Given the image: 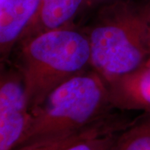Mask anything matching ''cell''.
<instances>
[{"label":"cell","instance_id":"6da1fadb","mask_svg":"<svg viewBox=\"0 0 150 150\" xmlns=\"http://www.w3.org/2000/svg\"><path fill=\"white\" fill-rule=\"evenodd\" d=\"M14 67L21 75L31 112L58 86L90 69L85 28L74 24L23 39L16 47Z\"/></svg>","mask_w":150,"mask_h":150},{"label":"cell","instance_id":"7a4b0ae2","mask_svg":"<svg viewBox=\"0 0 150 150\" xmlns=\"http://www.w3.org/2000/svg\"><path fill=\"white\" fill-rule=\"evenodd\" d=\"M85 31L90 69L106 83L133 71L150 58L144 18L133 1L116 0L100 7Z\"/></svg>","mask_w":150,"mask_h":150},{"label":"cell","instance_id":"3957f363","mask_svg":"<svg viewBox=\"0 0 150 150\" xmlns=\"http://www.w3.org/2000/svg\"><path fill=\"white\" fill-rule=\"evenodd\" d=\"M107 83L89 69L65 81L31 110L21 144L74 133L95 125L112 113Z\"/></svg>","mask_w":150,"mask_h":150},{"label":"cell","instance_id":"277c9868","mask_svg":"<svg viewBox=\"0 0 150 150\" xmlns=\"http://www.w3.org/2000/svg\"><path fill=\"white\" fill-rule=\"evenodd\" d=\"M31 119L22 77L15 67L0 64V150L21 144Z\"/></svg>","mask_w":150,"mask_h":150},{"label":"cell","instance_id":"5b68a950","mask_svg":"<svg viewBox=\"0 0 150 150\" xmlns=\"http://www.w3.org/2000/svg\"><path fill=\"white\" fill-rule=\"evenodd\" d=\"M112 108L150 113V58L133 71L107 83Z\"/></svg>","mask_w":150,"mask_h":150},{"label":"cell","instance_id":"8992f818","mask_svg":"<svg viewBox=\"0 0 150 150\" xmlns=\"http://www.w3.org/2000/svg\"><path fill=\"white\" fill-rule=\"evenodd\" d=\"M86 0H41L36 14L21 40L38 33L74 25ZM20 40V41H21Z\"/></svg>","mask_w":150,"mask_h":150},{"label":"cell","instance_id":"52a82bcc","mask_svg":"<svg viewBox=\"0 0 150 150\" xmlns=\"http://www.w3.org/2000/svg\"><path fill=\"white\" fill-rule=\"evenodd\" d=\"M129 122L116 114H111L107 118L88 129L33 140L11 150H64L69 145L88 137L120 132L128 126Z\"/></svg>","mask_w":150,"mask_h":150},{"label":"cell","instance_id":"ba28073f","mask_svg":"<svg viewBox=\"0 0 150 150\" xmlns=\"http://www.w3.org/2000/svg\"><path fill=\"white\" fill-rule=\"evenodd\" d=\"M111 150H150V113H144L123 129Z\"/></svg>","mask_w":150,"mask_h":150},{"label":"cell","instance_id":"9c48e42d","mask_svg":"<svg viewBox=\"0 0 150 150\" xmlns=\"http://www.w3.org/2000/svg\"><path fill=\"white\" fill-rule=\"evenodd\" d=\"M120 132L88 137L69 145L64 150H111Z\"/></svg>","mask_w":150,"mask_h":150},{"label":"cell","instance_id":"30bf717a","mask_svg":"<svg viewBox=\"0 0 150 150\" xmlns=\"http://www.w3.org/2000/svg\"><path fill=\"white\" fill-rule=\"evenodd\" d=\"M140 12L144 17L147 28V34L150 47V0H140L137 3Z\"/></svg>","mask_w":150,"mask_h":150},{"label":"cell","instance_id":"8fae6325","mask_svg":"<svg viewBox=\"0 0 150 150\" xmlns=\"http://www.w3.org/2000/svg\"><path fill=\"white\" fill-rule=\"evenodd\" d=\"M116 0H86L83 11L91 10L95 8H99L100 7L112 3Z\"/></svg>","mask_w":150,"mask_h":150}]
</instances>
